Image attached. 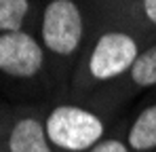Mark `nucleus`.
Listing matches in <instances>:
<instances>
[{"instance_id": "nucleus-1", "label": "nucleus", "mask_w": 156, "mask_h": 152, "mask_svg": "<svg viewBox=\"0 0 156 152\" xmlns=\"http://www.w3.org/2000/svg\"><path fill=\"white\" fill-rule=\"evenodd\" d=\"M44 127L51 144L68 152H87L104 135V123L97 114L68 103L51 110Z\"/></svg>"}, {"instance_id": "nucleus-2", "label": "nucleus", "mask_w": 156, "mask_h": 152, "mask_svg": "<svg viewBox=\"0 0 156 152\" xmlns=\"http://www.w3.org/2000/svg\"><path fill=\"white\" fill-rule=\"evenodd\" d=\"M82 40V15L74 0H51L42 15V42L55 55H72Z\"/></svg>"}, {"instance_id": "nucleus-3", "label": "nucleus", "mask_w": 156, "mask_h": 152, "mask_svg": "<svg viewBox=\"0 0 156 152\" xmlns=\"http://www.w3.org/2000/svg\"><path fill=\"white\" fill-rule=\"evenodd\" d=\"M137 57L139 49L133 36L125 32H105L89 57V72L95 80H110L131 70Z\"/></svg>"}, {"instance_id": "nucleus-4", "label": "nucleus", "mask_w": 156, "mask_h": 152, "mask_svg": "<svg viewBox=\"0 0 156 152\" xmlns=\"http://www.w3.org/2000/svg\"><path fill=\"white\" fill-rule=\"evenodd\" d=\"M44 55L40 42L26 32L0 34V70L9 76L27 78L42 68Z\"/></svg>"}, {"instance_id": "nucleus-5", "label": "nucleus", "mask_w": 156, "mask_h": 152, "mask_svg": "<svg viewBox=\"0 0 156 152\" xmlns=\"http://www.w3.org/2000/svg\"><path fill=\"white\" fill-rule=\"evenodd\" d=\"M9 152H51L47 127L34 116L17 121L9 135Z\"/></svg>"}, {"instance_id": "nucleus-6", "label": "nucleus", "mask_w": 156, "mask_h": 152, "mask_svg": "<svg viewBox=\"0 0 156 152\" xmlns=\"http://www.w3.org/2000/svg\"><path fill=\"white\" fill-rule=\"evenodd\" d=\"M127 144L135 152H148L156 148V103L144 108L137 114L129 129Z\"/></svg>"}, {"instance_id": "nucleus-7", "label": "nucleus", "mask_w": 156, "mask_h": 152, "mask_svg": "<svg viewBox=\"0 0 156 152\" xmlns=\"http://www.w3.org/2000/svg\"><path fill=\"white\" fill-rule=\"evenodd\" d=\"M30 11V0H0V32H19Z\"/></svg>"}, {"instance_id": "nucleus-8", "label": "nucleus", "mask_w": 156, "mask_h": 152, "mask_svg": "<svg viewBox=\"0 0 156 152\" xmlns=\"http://www.w3.org/2000/svg\"><path fill=\"white\" fill-rule=\"evenodd\" d=\"M131 80L144 89L156 85V45L139 53V57L131 68Z\"/></svg>"}, {"instance_id": "nucleus-9", "label": "nucleus", "mask_w": 156, "mask_h": 152, "mask_svg": "<svg viewBox=\"0 0 156 152\" xmlns=\"http://www.w3.org/2000/svg\"><path fill=\"white\" fill-rule=\"evenodd\" d=\"M129 144H122L118 139H101L87 152H129Z\"/></svg>"}, {"instance_id": "nucleus-10", "label": "nucleus", "mask_w": 156, "mask_h": 152, "mask_svg": "<svg viewBox=\"0 0 156 152\" xmlns=\"http://www.w3.org/2000/svg\"><path fill=\"white\" fill-rule=\"evenodd\" d=\"M141 6H144L146 17L156 25V0H141Z\"/></svg>"}]
</instances>
